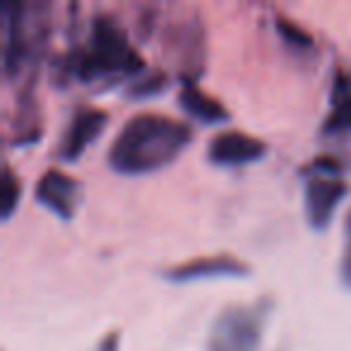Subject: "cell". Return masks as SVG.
Masks as SVG:
<instances>
[{"label": "cell", "instance_id": "ba28073f", "mask_svg": "<svg viewBox=\"0 0 351 351\" xmlns=\"http://www.w3.org/2000/svg\"><path fill=\"white\" fill-rule=\"evenodd\" d=\"M27 5L5 3L3 5V25H5V46H3V70L8 77H15L27 63L32 51V39L27 32Z\"/></svg>", "mask_w": 351, "mask_h": 351}, {"label": "cell", "instance_id": "5b68a950", "mask_svg": "<svg viewBox=\"0 0 351 351\" xmlns=\"http://www.w3.org/2000/svg\"><path fill=\"white\" fill-rule=\"evenodd\" d=\"M267 154V145L260 137L248 135L243 130H224L215 135L207 145V159L215 166L234 169V166H245L260 161Z\"/></svg>", "mask_w": 351, "mask_h": 351}, {"label": "cell", "instance_id": "6da1fadb", "mask_svg": "<svg viewBox=\"0 0 351 351\" xmlns=\"http://www.w3.org/2000/svg\"><path fill=\"white\" fill-rule=\"evenodd\" d=\"M193 140L186 121L145 111L128 118L108 147V166L123 176H145L169 166Z\"/></svg>", "mask_w": 351, "mask_h": 351}, {"label": "cell", "instance_id": "277c9868", "mask_svg": "<svg viewBox=\"0 0 351 351\" xmlns=\"http://www.w3.org/2000/svg\"><path fill=\"white\" fill-rule=\"evenodd\" d=\"M346 195V181L339 176V164L332 159H317L308 171L306 193H303V205H306V219L315 231L330 226L335 210Z\"/></svg>", "mask_w": 351, "mask_h": 351}, {"label": "cell", "instance_id": "5bb4252c", "mask_svg": "<svg viewBox=\"0 0 351 351\" xmlns=\"http://www.w3.org/2000/svg\"><path fill=\"white\" fill-rule=\"evenodd\" d=\"M277 29H279V34H282V39L287 41V44L298 46V49H308V46H311V34H308V32H303L296 22L287 20V17H279Z\"/></svg>", "mask_w": 351, "mask_h": 351}, {"label": "cell", "instance_id": "9c48e42d", "mask_svg": "<svg viewBox=\"0 0 351 351\" xmlns=\"http://www.w3.org/2000/svg\"><path fill=\"white\" fill-rule=\"evenodd\" d=\"M36 200L60 219H70L80 202V181L60 169H49L36 183Z\"/></svg>", "mask_w": 351, "mask_h": 351}, {"label": "cell", "instance_id": "8fae6325", "mask_svg": "<svg viewBox=\"0 0 351 351\" xmlns=\"http://www.w3.org/2000/svg\"><path fill=\"white\" fill-rule=\"evenodd\" d=\"M20 195H22L20 181H17L15 171L5 164V169H3V181H0V215H3V219H10L12 217L17 202H20Z\"/></svg>", "mask_w": 351, "mask_h": 351}, {"label": "cell", "instance_id": "52a82bcc", "mask_svg": "<svg viewBox=\"0 0 351 351\" xmlns=\"http://www.w3.org/2000/svg\"><path fill=\"white\" fill-rule=\"evenodd\" d=\"M106 123H108V116L104 108H97V106L77 108L63 132V140H60V145H58V156L65 161L80 159L82 152L104 132Z\"/></svg>", "mask_w": 351, "mask_h": 351}, {"label": "cell", "instance_id": "2e32d148", "mask_svg": "<svg viewBox=\"0 0 351 351\" xmlns=\"http://www.w3.org/2000/svg\"><path fill=\"white\" fill-rule=\"evenodd\" d=\"M97 351H121V332L111 330L108 335H104L97 346Z\"/></svg>", "mask_w": 351, "mask_h": 351}, {"label": "cell", "instance_id": "3957f363", "mask_svg": "<svg viewBox=\"0 0 351 351\" xmlns=\"http://www.w3.org/2000/svg\"><path fill=\"white\" fill-rule=\"evenodd\" d=\"M265 306H226L210 327L207 351H260Z\"/></svg>", "mask_w": 351, "mask_h": 351}, {"label": "cell", "instance_id": "4fadbf2b", "mask_svg": "<svg viewBox=\"0 0 351 351\" xmlns=\"http://www.w3.org/2000/svg\"><path fill=\"white\" fill-rule=\"evenodd\" d=\"M166 84H169V77H166L164 73L147 75V77H135L130 87H128V97H130V99L154 97V94H159Z\"/></svg>", "mask_w": 351, "mask_h": 351}, {"label": "cell", "instance_id": "8992f818", "mask_svg": "<svg viewBox=\"0 0 351 351\" xmlns=\"http://www.w3.org/2000/svg\"><path fill=\"white\" fill-rule=\"evenodd\" d=\"M250 269L243 260L234 258V255H200V258H191L186 263H178L164 272L169 282L176 284H188V282H200V279H221V277H245Z\"/></svg>", "mask_w": 351, "mask_h": 351}, {"label": "cell", "instance_id": "7c38bea8", "mask_svg": "<svg viewBox=\"0 0 351 351\" xmlns=\"http://www.w3.org/2000/svg\"><path fill=\"white\" fill-rule=\"evenodd\" d=\"M327 132H351V92L335 94V104L325 121Z\"/></svg>", "mask_w": 351, "mask_h": 351}, {"label": "cell", "instance_id": "7a4b0ae2", "mask_svg": "<svg viewBox=\"0 0 351 351\" xmlns=\"http://www.w3.org/2000/svg\"><path fill=\"white\" fill-rule=\"evenodd\" d=\"M70 70L82 82H92V80L113 77V75L140 73L142 60L118 22L101 15L94 17L89 41L70 58Z\"/></svg>", "mask_w": 351, "mask_h": 351}, {"label": "cell", "instance_id": "9a60e30c", "mask_svg": "<svg viewBox=\"0 0 351 351\" xmlns=\"http://www.w3.org/2000/svg\"><path fill=\"white\" fill-rule=\"evenodd\" d=\"M339 277L346 289H351V212L344 221V253L339 260Z\"/></svg>", "mask_w": 351, "mask_h": 351}, {"label": "cell", "instance_id": "30bf717a", "mask_svg": "<svg viewBox=\"0 0 351 351\" xmlns=\"http://www.w3.org/2000/svg\"><path fill=\"white\" fill-rule=\"evenodd\" d=\"M178 104L181 108L197 123H205V125H215V123H224L229 118L226 106L219 99L210 97L207 92H202L197 84L188 82L186 87L178 92Z\"/></svg>", "mask_w": 351, "mask_h": 351}]
</instances>
